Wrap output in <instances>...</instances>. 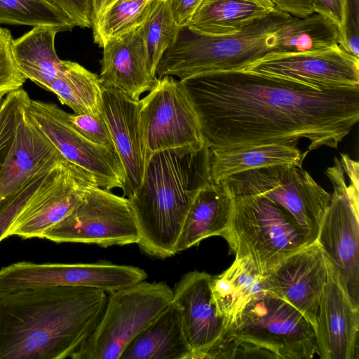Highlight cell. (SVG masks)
<instances>
[{"mask_svg": "<svg viewBox=\"0 0 359 359\" xmlns=\"http://www.w3.org/2000/svg\"><path fill=\"white\" fill-rule=\"evenodd\" d=\"M97 186L89 172L61 159L18 217L8 237L43 238L48 229L69 215Z\"/></svg>", "mask_w": 359, "mask_h": 359, "instance_id": "5bb4252c", "label": "cell"}, {"mask_svg": "<svg viewBox=\"0 0 359 359\" xmlns=\"http://www.w3.org/2000/svg\"><path fill=\"white\" fill-rule=\"evenodd\" d=\"M264 275L267 292L292 306L315 329L327 278L326 258L318 242L288 255Z\"/></svg>", "mask_w": 359, "mask_h": 359, "instance_id": "2e32d148", "label": "cell"}, {"mask_svg": "<svg viewBox=\"0 0 359 359\" xmlns=\"http://www.w3.org/2000/svg\"><path fill=\"white\" fill-rule=\"evenodd\" d=\"M326 262L327 278L315 328L318 355L322 359H358L359 307L352 302L327 259Z\"/></svg>", "mask_w": 359, "mask_h": 359, "instance_id": "ac0fdd59", "label": "cell"}, {"mask_svg": "<svg viewBox=\"0 0 359 359\" xmlns=\"http://www.w3.org/2000/svg\"><path fill=\"white\" fill-rule=\"evenodd\" d=\"M147 278V273L142 269L105 261L73 264L19 262L0 269V294L57 286L91 287L109 293Z\"/></svg>", "mask_w": 359, "mask_h": 359, "instance_id": "7c38bea8", "label": "cell"}, {"mask_svg": "<svg viewBox=\"0 0 359 359\" xmlns=\"http://www.w3.org/2000/svg\"><path fill=\"white\" fill-rule=\"evenodd\" d=\"M210 149L309 141L337 149L359 121V88L318 90L247 69L180 80Z\"/></svg>", "mask_w": 359, "mask_h": 359, "instance_id": "6da1fadb", "label": "cell"}, {"mask_svg": "<svg viewBox=\"0 0 359 359\" xmlns=\"http://www.w3.org/2000/svg\"><path fill=\"white\" fill-rule=\"evenodd\" d=\"M54 168L39 174L18 191L0 203V242L8 237L13 223Z\"/></svg>", "mask_w": 359, "mask_h": 359, "instance_id": "1f68e13d", "label": "cell"}, {"mask_svg": "<svg viewBox=\"0 0 359 359\" xmlns=\"http://www.w3.org/2000/svg\"><path fill=\"white\" fill-rule=\"evenodd\" d=\"M203 0H168L177 25L187 26Z\"/></svg>", "mask_w": 359, "mask_h": 359, "instance_id": "74e56055", "label": "cell"}, {"mask_svg": "<svg viewBox=\"0 0 359 359\" xmlns=\"http://www.w3.org/2000/svg\"><path fill=\"white\" fill-rule=\"evenodd\" d=\"M234 197L259 195L283 207L302 233L306 244L316 242L331 195L302 165H273L223 180Z\"/></svg>", "mask_w": 359, "mask_h": 359, "instance_id": "9c48e42d", "label": "cell"}, {"mask_svg": "<svg viewBox=\"0 0 359 359\" xmlns=\"http://www.w3.org/2000/svg\"><path fill=\"white\" fill-rule=\"evenodd\" d=\"M102 91L101 114L123 168V194L130 198L141 184L145 168L139 122L140 100L115 88L102 87Z\"/></svg>", "mask_w": 359, "mask_h": 359, "instance_id": "ffe728a7", "label": "cell"}, {"mask_svg": "<svg viewBox=\"0 0 359 359\" xmlns=\"http://www.w3.org/2000/svg\"><path fill=\"white\" fill-rule=\"evenodd\" d=\"M212 276L193 271L184 274L172 289V302L178 308L191 359L205 358L226 332L212 294Z\"/></svg>", "mask_w": 359, "mask_h": 359, "instance_id": "e0dca14e", "label": "cell"}, {"mask_svg": "<svg viewBox=\"0 0 359 359\" xmlns=\"http://www.w3.org/2000/svg\"><path fill=\"white\" fill-rule=\"evenodd\" d=\"M210 180L209 147L168 149L145 164L143 178L128 198L137 224L141 252L157 259L175 255L187 212Z\"/></svg>", "mask_w": 359, "mask_h": 359, "instance_id": "277c9868", "label": "cell"}, {"mask_svg": "<svg viewBox=\"0 0 359 359\" xmlns=\"http://www.w3.org/2000/svg\"><path fill=\"white\" fill-rule=\"evenodd\" d=\"M154 1H115L92 27L95 43L102 48L109 39L140 27L145 20Z\"/></svg>", "mask_w": 359, "mask_h": 359, "instance_id": "f546056e", "label": "cell"}, {"mask_svg": "<svg viewBox=\"0 0 359 359\" xmlns=\"http://www.w3.org/2000/svg\"><path fill=\"white\" fill-rule=\"evenodd\" d=\"M314 13L325 18L337 29L341 23V0H312Z\"/></svg>", "mask_w": 359, "mask_h": 359, "instance_id": "f35d334b", "label": "cell"}, {"mask_svg": "<svg viewBox=\"0 0 359 359\" xmlns=\"http://www.w3.org/2000/svg\"><path fill=\"white\" fill-rule=\"evenodd\" d=\"M307 152L285 144L209 148L210 180L217 183L236 173L273 165H302Z\"/></svg>", "mask_w": 359, "mask_h": 359, "instance_id": "d4e9b609", "label": "cell"}, {"mask_svg": "<svg viewBox=\"0 0 359 359\" xmlns=\"http://www.w3.org/2000/svg\"><path fill=\"white\" fill-rule=\"evenodd\" d=\"M115 1L116 0H93V26Z\"/></svg>", "mask_w": 359, "mask_h": 359, "instance_id": "60d3db41", "label": "cell"}, {"mask_svg": "<svg viewBox=\"0 0 359 359\" xmlns=\"http://www.w3.org/2000/svg\"><path fill=\"white\" fill-rule=\"evenodd\" d=\"M43 238L57 243L107 248L137 243L139 233L128 198L97 186L69 215L48 229Z\"/></svg>", "mask_w": 359, "mask_h": 359, "instance_id": "8fae6325", "label": "cell"}, {"mask_svg": "<svg viewBox=\"0 0 359 359\" xmlns=\"http://www.w3.org/2000/svg\"><path fill=\"white\" fill-rule=\"evenodd\" d=\"M180 311L172 302L128 346L120 359H191Z\"/></svg>", "mask_w": 359, "mask_h": 359, "instance_id": "cb8c5ba5", "label": "cell"}, {"mask_svg": "<svg viewBox=\"0 0 359 359\" xmlns=\"http://www.w3.org/2000/svg\"><path fill=\"white\" fill-rule=\"evenodd\" d=\"M139 122L145 164L159 151L199 150L206 144L190 97L182 82L172 76L158 78L139 100Z\"/></svg>", "mask_w": 359, "mask_h": 359, "instance_id": "30bf717a", "label": "cell"}, {"mask_svg": "<svg viewBox=\"0 0 359 359\" xmlns=\"http://www.w3.org/2000/svg\"><path fill=\"white\" fill-rule=\"evenodd\" d=\"M3 100H4V98L0 100V107H1V104H2Z\"/></svg>", "mask_w": 359, "mask_h": 359, "instance_id": "b9f144b4", "label": "cell"}, {"mask_svg": "<svg viewBox=\"0 0 359 359\" xmlns=\"http://www.w3.org/2000/svg\"><path fill=\"white\" fill-rule=\"evenodd\" d=\"M11 32L0 27V100L21 88L26 79L18 69L12 52Z\"/></svg>", "mask_w": 359, "mask_h": 359, "instance_id": "836d02e7", "label": "cell"}, {"mask_svg": "<svg viewBox=\"0 0 359 359\" xmlns=\"http://www.w3.org/2000/svg\"><path fill=\"white\" fill-rule=\"evenodd\" d=\"M27 102L20 111L0 169V203L63 158L29 116L26 109Z\"/></svg>", "mask_w": 359, "mask_h": 359, "instance_id": "d6986e66", "label": "cell"}, {"mask_svg": "<svg viewBox=\"0 0 359 359\" xmlns=\"http://www.w3.org/2000/svg\"><path fill=\"white\" fill-rule=\"evenodd\" d=\"M338 32L339 46L359 57V0H341Z\"/></svg>", "mask_w": 359, "mask_h": 359, "instance_id": "e575fe53", "label": "cell"}, {"mask_svg": "<svg viewBox=\"0 0 359 359\" xmlns=\"http://www.w3.org/2000/svg\"><path fill=\"white\" fill-rule=\"evenodd\" d=\"M318 353L310 322L285 301L266 293L245 308L210 356L311 359Z\"/></svg>", "mask_w": 359, "mask_h": 359, "instance_id": "5b68a950", "label": "cell"}, {"mask_svg": "<svg viewBox=\"0 0 359 359\" xmlns=\"http://www.w3.org/2000/svg\"><path fill=\"white\" fill-rule=\"evenodd\" d=\"M358 163L348 155L334 158L325 174L333 186L317 242L352 302L359 307Z\"/></svg>", "mask_w": 359, "mask_h": 359, "instance_id": "8992f818", "label": "cell"}, {"mask_svg": "<svg viewBox=\"0 0 359 359\" xmlns=\"http://www.w3.org/2000/svg\"><path fill=\"white\" fill-rule=\"evenodd\" d=\"M27 111L62 158L89 172L100 187L121 188L124 171L118 155L81 134L57 105L29 98Z\"/></svg>", "mask_w": 359, "mask_h": 359, "instance_id": "4fadbf2b", "label": "cell"}, {"mask_svg": "<svg viewBox=\"0 0 359 359\" xmlns=\"http://www.w3.org/2000/svg\"><path fill=\"white\" fill-rule=\"evenodd\" d=\"M67 118L71 124L85 137L116 153L113 140L102 114L95 116L88 114L78 115L67 113Z\"/></svg>", "mask_w": 359, "mask_h": 359, "instance_id": "d590c367", "label": "cell"}, {"mask_svg": "<svg viewBox=\"0 0 359 359\" xmlns=\"http://www.w3.org/2000/svg\"><path fill=\"white\" fill-rule=\"evenodd\" d=\"M221 236L235 257L250 259L262 274L306 245L290 214L277 203L259 195L234 197L228 227Z\"/></svg>", "mask_w": 359, "mask_h": 359, "instance_id": "52a82bcc", "label": "cell"}, {"mask_svg": "<svg viewBox=\"0 0 359 359\" xmlns=\"http://www.w3.org/2000/svg\"><path fill=\"white\" fill-rule=\"evenodd\" d=\"M102 290L74 286L0 294V359L70 358L97 325Z\"/></svg>", "mask_w": 359, "mask_h": 359, "instance_id": "3957f363", "label": "cell"}, {"mask_svg": "<svg viewBox=\"0 0 359 359\" xmlns=\"http://www.w3.org/2000/svg\"><path fill=\"white\" fill-rule=\"evenodd\" d=\"M165 282L145 280L108 293L95 328L72 359H120L122 353L171 302Z\"/></svg>", "mask_w": 359, "mask_h": 359, "instance_id": "ba28073f", "label": "cell"}, {"mask_svg": "<svg viewBox=\"0 0 359 359\" xmlns=\"http://www.w3.org/2000/svg\"><path fill=\"white\" fill-rule=\"evenodd\" d=\"M211 290L226 331L250 302L268 293L264 275L250 259L238 257L226 270L212 276Z\"/></svg>", "mask_w": 359, "mask_h": 359, "instance_id": "603a6c76", "label": "cell"}, {"mask_svg": "<svg viewBox=\"0 0 359 359\" xmlns=\"http://www.w3.org/2000/svg\"><path fill=\"white\" fill-rule=\"evenodd\" d=\"M64 13L74 27L93 26V0H44Z\"/></svg>", "mask_w": 359, "mask_h": 359, "instance_id": "8d00e7d4", "label": "cell"}, {"mask_svg": "<svg viewBox=\"0 0 359 359\" xmlns=\"http://www.w3.org/2000/svg\"><path fill=\"white\" fill-rule=\"evenodd\" d=\"M182 27L175 22L168 0H154L141 25L150 74L156 77V67L163 53L175 42Z\"/></svg>", "mask_w": 359, "mask_h": 359, "instance_id": "f1b7e54d", "label": "cell"}, {"mask_svg": "<svg viewBox=\"0 0 359 359\" xmlns=\"http://www.w3.org/2000/svg\"><path fill=\"white\" fill-rule=\"evenodd\" d=\"M29 98L22 88L4 98L0 107V169L11 144L20 111Z\"/></svg>", "mask_w": 359, "mask_h": 359, "instance_id": "d6a6232c", "label": "cell"}, {"mask_svg": "<svg viewBox=\"0 0 359 359\" xmlns=\"http://www.w3.org/2000/svg\"><path fill=\"white\" fill-rule=\"evenodd\" d=\"M233 201L225 182L205 184L187 212L175 245V254L198 245L207 238L221 236L228 227Z\"/></svg>", "mask_w": 359, "mask_h": 359, "instance_id": "7402d4cb", "label": "cell"}, {"mask_svg": "<svg viewBox=\"0 0 359 359\" xmlns=\"http://www.w3.org/2000/svg\"><path fill=\"white\" fill-rule=\"evenodd\" d=\"M0 24L48 25L72 29L68 18L44 0H0Z\"/></svg>", "mask_w": 359, "mask_h": 359, "instance_id": "4dcf8cb0", "label": "cell"}, {"mask_svg": "<svg viewBox=\"0 0 359 359\" xmlns=\"http://www.w3.org/2000/svg\"><path fill=\"white\" fill-rule=\"evenodd\" d=\"M141 25L105 42L99 76L102 87L117 89L135 100L158 79L148 68Z\"/></svg>", "mask_w": 359, "mask_h": 359, "instance_id": "44dd1931", "label": "cell"}, {"mask_svg": "<svg viewBox=\"0 0 359 359\" xmlns=\"http://www.w3.org/2000/svg\"><path fill=\"white\" fill-rule=\"evenodd\" d=\"M337 44V27L321 15L297 18L276 8L232 34L212 36L182 27L161 58L156 74L157 78L176 76L184 80L243 69L271 54L318 50Z\"/></svg>", "mask_w": 359, "mask_h": 359, "instance_id": "7a4b0ae2", "label": "cell"}, {"mask_svg": "<svg viewBox=\"0 0 359 359\" xmlns=\"http://www.w3.org/2000/svg\"><path fill=\"white\" fill-rule=\"evenodd\" d=\"M60 29L53 26H34L12 43V52L19 72L45 90L62 73L63 60L55 48V38Z\"/></svg>", "mask_w": 359, "mask_h": 359, "instance_id": "484cf974", "label": "cell"}, {"mask_svg": "<svg viewBox=\"0 0 359 359\" xmlns=\"http://www.w3.org/2000/svg\"><path fill=\"white\" fill-rule=\"evenodd\" d=\"M276 8L272 0H203L185 27L207 35L232 34Z\"/></svg>", "mask_w": 359, "mask_h": 359, "instance_id": "4316f807", "label": "cell"}, {"mask_svg": "<svg viewBox=\"0 0 359 359\" xmlns=\"http://www.w3.org/2000/svg\"><path fill=\"white\" fill-rule=\"evenodd\" d=\"M276 7L289 14L297 17L305 18L312 15V0H272Z\"/></svg>", "mask_w": 359, "mask_h": 359, "instance_id": "ab89813d", "label": "cell"}, {"mask_svg": "<svg viewBox=\"0 0 359 359\" xmlns=\"http://www.w3.org/2000/svg\"><path fill=\"white\" fill-rule=\"evenodd\" d=\"M47 90L75 114L101 115L102 91L99 77L77 62L63 60L62 73Z\"/></svg>", "mask_w": 359, "mask_h": 359, "instance_id": "83f0119b", "label": "cell"}, {"mask_svg": "<svg viewBox=\"0 0 359 359\" xmlns=\"http://www.w3.org/2000/svg\"><path fill=\"white\" fill-rule=\"evenodd\" d=\"M318 90L359 88V57L339 44L321 50L271 54L245 69Z\"/></svg>", "mask_w": 359, "mask_h": 359, "instance_id": "9a60e30c", "label": "cell"}]
</instances>
